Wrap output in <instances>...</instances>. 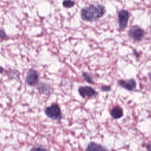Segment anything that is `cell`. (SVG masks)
Returning <instances> with one entry per match:
<instances>
[{
	"label": "cell",
	"instance_id": "cell-1",
	"mask_svg": "<svg viewBox=\"0 0 151 151\" xmlns=\"http://www.w3.org/2000/svg\"><path fill=\"white\" fill-rule=\"evenodd\" d=\"M106 13L105 7L100 4H90L81 10V18L87 22H93L101 18Z\"/></svg>",
	"mask_w": 151,
	"mask_h": 151
},
{
	"label": "cell",
	"instance_id": "cell-2",
	"mask_svg": "<svg viewBox=\"0 0 151 151\" xmlns=\"http://www.w3.org/2000/svg\"><path fill=\"white\" fill-rule=\"evenodd\" d=\"M44 112L48 117L53 120H60L62 118L61 110L57 104H53L46 107L44 110Z\"/></svg>",
	"mask_w": 151,
	"mask_h": 151
},
{
	"label": "cell",
	"instance_id": "cell-3",
	"mask_svg": "<svg viewBox=\"0 0 151 151\" xmlns=\"http://www.w3.org/2000/svg\"><path fill=\"white\" fill-rule=\"evenodd\" d=\"M127 34L129 37L133 40L139 41L143 38L145 35V31L141 27L138 26H133L128 31Z\"/></svg>",
	"mask_w": 151,
	"mask_h": 151
},
{
	"label": "cell",
	"instance_id": "cell-4",
	"mask_svg": "<svg viewBox=\"0 0 151 151\" xmlns=\"http://www.w3.org/2000/svg\"><path fill=\"white\" fill-rule=\"evenodd\" d=\"M129 17H130L129 12L126 10L122 9L119 12L118 23H119V28L120 31H123L126 28Z\"/></svg>",
	"mask_w": 151,
	"mask_h": 151
},
{
	"label": "cell",
	"instance_id": "cell-5",
	"mask_svg": "<svg viewBox=\"0 0 151 151\" xmlns=\"http://www.w3.org/2000/svg\"><path fill=\"white\" fill-rule=\"evenodd\" d=\"M78 91L79 94L83 98H90L94 97L97 94V92L93 88L87 86L80 87Z\"/></svg>",
	"mask_w": 151,
	"mask_h": 151
},
{
	"label": "cell",
	"instance_id": "cell-6",
	"mask_svg": "<svg viewBox=\"0 0 151 151\" xmlns=\"http://www.w3.org/2000/svg\"><path fill=\"white\" fill-rule=\"evenodd\" d=\"M38 80L39 76L38 73L35 70L31 69L27 72L25 81L28 85L30 86H35L38 83Z\"/></svg>",
	"mask_w": 151,
	"mask_h": 151
},
{
	"label": "cell",
	"instance_id": "cell-7",
	"mask_svg": "<svg viewBox=\"0 0 151 151\" xmlns=\"http://www.w3.org/2000/svg\"><path fill=\"white\" fill-rule=\"evenodd\" d=\"M117 84L119 86L128 91H133L136 87V82L135 80L133 78L126 80H117Z\"/></svg>",
	"mask_w": 151,
	"mask_h": 151
},
{
	"label": "cell",
	"instance_id": "cell-8",
	"mask_svg": "<svg viewBox=\"0 0 151 151\" xmlns=\"http://www.w3.org/2000/svg\"><path fill=\"white\" fill-rule=\"evenodd\" d=\"M86 151H107L106 147L95 142H90L87 145Z\"/></svg>",
	"mask_w": 151,
	"mask_h": 151
},
{
	"label": "cell",
	"instance_id": "cell-9",
	"mask_svg": "<svg viewBox=\"0 0 151 151\" xmlns=\"http://www.w3.org/2000/svg\"><path fill=\"white\" fill-rule=\"evenodd\" d=\"M110 115L115 119L121 118L123 116V111L122 107L119 106H114L110 111Z\"/></svg>",
	"mask_w": 151,
	"mask_h": 151
},
{
	"label": "cell",
	"instance_id": "cell-10",
	"mask_svg": "<svg viewBox=\"0 0 151 151\" xmlns=\"http://www.w3.org/2000/svg\"><path fill=\"white\" fill-rule=\"evenodd\" d=\"M38 90L40 93L42 94H48L51 91V87L47 84L41 83L38 87Z\"/></svg>",
	"mask_w": 151,
	"mask_h": 151
},
{
	"label": "cell",
	"instance_id": "cell-11",
	"mask_svg": "<svg viewBox=\"0 0 151 151\" xmlns=\"http://www.w3.org/2000/svg\"><path fill=\"white\" fill-rule=\"evenodd\" d=\"M75 4V2L74 1H64L63 2V6L67 8H70L73 7Z\"/></svg>",
	"mask_w": 151,
	"mask_h": 151
},
{
	"label": "cell",
	"instance_id": "cell-12",
	"mask_svg": "<svg viewBox=\"0 0 151 151\" xmlns=\"http://www.w3.org/2000/svg\"><path fill=\"white\" fill-rule=\"evenodd\" d=\"M83 77H84V80L87 81L90 84H94V82L93 81L92 78L90 77V76L87 73H83Z\"/></svg>",
	"mask_w": 151,
	"mask_h": 151
},
{
	"label": "cell",
	"instance_id": "cell-13",
	"mask_svg": "<svg viewBox=\"0 0 151 151\" xmlns=\"http://www.w3.org/2000/svg\"><path fill=\"white\" fill-rule=\"evenodd\" d=\"M30 151H48L47 149H45L44 147H34L32 148Z\"/></svg>",
	"mask_w": 151,
	"mask_h": 151
},
{
	"label": "cell",
	"instance_id": "cell-14",
	"mask_svg": "<svg viewBox=\"0 0 151 151\" xmlns=\"http://www.w3.org/2000/svg\"><path fill=\"white\" fill-rule=\"evenodd\" d=\"M110 90H111V88L109 86H102L101 88V90L103 91H110Z\"/></svg>",
	"mask_w": 151,
	"mask_h": 151
},
{
	"label": "cell",
	"instance_id": "cell-15",
	"mask_svg": "<svg viewBox=\"0 0 151 151\" xmlns=\"http://www.w3.org/2000/svg\"><path fill=\"white\" fill-rule=\"evenodd\" d=\"M6 34L5 32V31L3 29H0V38H6Z\"/></svg>",
	"mask_w": 151,
	"mask_h": 151
},
{
	"label": "cell",
	"instance_id": "cell-16",
	"mask_svg": "<svg viewBox=\"0 0 151 151\" xmlns=\"http://www.w3.org/2000/svg\"><path fill=\"white\" fill-rule=\"evenodd\" d=\"M147 149L148 151H151V140L147 145Z\"/></svg>",
	"mask_w": 151,
	"mask_h": 151
},
{
	"label": "cell",
	"instance_id": "cell-17",
	"mask_svg": "<svg viewBox=\"0 0 151 151\" xmlns=\"http://www.w3.org/2000/svg\"><path fill=\"white\" fill-rule=\"evenodd\" d=\"M3 71H4V68L0 66V73H3Z\"/></svg>",
	"mask_w": 151,
	"mask_h": 151
}]
</instances>
